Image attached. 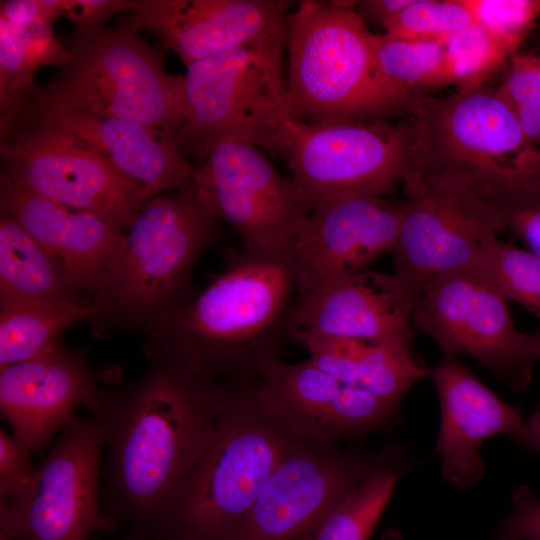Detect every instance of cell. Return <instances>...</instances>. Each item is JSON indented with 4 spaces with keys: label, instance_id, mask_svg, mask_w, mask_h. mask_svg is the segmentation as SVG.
<instances>
[{
    "label": "cell",
    "instance_id": "6da1fadb",
    "mask_svg": "<svg viewBox=\"0 0 540 540\" xmlns=\"http://www.w3.org/2000/svg\"><path fill=\"white\" fill-rule=\"evenodd\" d=\"M137 379L106 388L99 419L110 511L150 531L240 386L156 358Z\"/></svg>",
    "mask_w": 540,
    "mask_h": 540
},
{
    "label": "cell",
    "instance_id": "7a4b0ae2",
    "mask_svg": "<svg viewBox=\"0 0 540 540\" xmlns=\"http://www.w3.org/2000/svg\"><path fill=\"white\" fill-rule=\"evenodd\" d=\"M295 296L288 263L243 252L202 291L142 330L144 353L234 386L254 384L292 340Z\"/></svg>",
    "mask_w": 540,
    "mask_h": 540
},
{
    "label": "cell",
    "instance_id": "3957f363",
    "mask_svg": "<svg viewBox=\"0 0 540 540\" xmlns=\"http://www.w3.org/2000/svg\"><path fill=\"white\" fill-rule=\"evenodd\" d=\"M240 386L150 532L156 540H232L279 463L303 440Z\"/></svg>",
    "mask_w": 540,
    "mask_h": 540
},
{
    "label": "cell",
    "instance_id": "277c9868",
    "mask_svg": "<svg viewBox=\"0 0 540 540\" xmlns=\"http://www.w3.org/2000/svg\"><path fill=\"white\" fill-rule=\"evenodd\" d=\"M220 220L190 186L154 195L127 230L122 250L91 292L92 333L143 330L184 301L196 263Z\"/></svg>",
    "mask_w": 540,
    "mask_h": 540
},
{
    "label": "cell",
    "instance_id": "5b68a950",
    "mask_svg": "<svg viewBox=\"0 0 540 540\" xmlns=\"http://www.w3.org/2000/svg\"><path fill=\"white\" fill-rule=\"evenodd\" d=\"M355 1H301L286 27L288 118L309 123L405 114L413 97L380 75Z\"/></svg>",
    "mask_w": 540,
    "mask_h": 540
},
{
    "label": "cell",
    "instance_id": "8992f818",
    "mask_svg": "<svg viewBox=\"0 0 540 540\" xmlns=\"http://www.w3.org/2000/svg\"><path fill=\"white\" fill-rule=\"evenodd\" d=\"M68 51V61L56 76L36 85L13 109L115 117L176 138L185 118V77L169 73L163 54L149 46L138 30L119 21L90 40L71 43Z\"/></svg>",
    "mask_w": 540,
    "mask_h": 540
},
{
    "label": "cell",
    "instance_id": "52a82bcc",
    "mask_svg": "<svg viewBox=\"0 0 540 540\" xmlns=\"http://www.w3.org/2000/svg\"><path fill=\"white\" fill-rule=\"evenodd\" d=\"M286 41L247 45L186 67L185 118L176 143L200 163L214 143L234 138L275 150L288 119Z\"/></svg>",
    "mask_w": 540,
    "mask_h": 540
},
{
    "label": "cell",
    "instance_id": "ba28073f",
    "mask_svg": "<svg viewBox=\"0 0 540 540\" xmlns=\"http://www.w3.org/2000/svg\"><path fill=\"white\" fill-rule=\"evenodd\" d=\"M275 153L282 155L310 212L353 196H383L409 168L405 120L301 122L288 118L278 131Z\"/></svg>",
    "mask_w": 540,
    "mask_h": 540
},
{
    "label": "cell",
    "instance_id": "9c48e42d",
    "mask_svg": "<svg viewBox=\"0 0 540 540\" xmlns=\"http://www.w3.org/2000/svg\"><path fill=\"white\" fill-rule=\"evenodd\" d=\"M0 177L128 230L154 194L106 157L44 124L0 116Z\"/></svg>",
    "mask_w": 540,
    "mask_h": 540
},
{
    "label": "cell",
    "instance_id": "30bf717a",
    "mask_svg": "<svg viewBox=\"0 0 540 540\" xmlns=\"http://www.w3.org/2000/svg\"><path fill=\"white\" fill-rule=\"evenodd\" d=\"M498 285L476 264L447 272L419 295L412 322L444 357H471L515 390L527 387L532 334L519 332Z\"/></svg>",
    "mask_w": 540,
    "mask_h": 540
},
{
    "label": "cell",
    "instance_id": "8fae6325",
    "mask_svg": "<svg viewBox=\"0 0 540 540\" xmlns=\"http://www.w3.org/2000/svg\"><path fill=\"white\" fill-rule=\"evenodd\" d=\"M193 183L203 204L238 234L246 254L288 263L309 211L290 177L257 146L218 140L195 168Z\"/></svg>",
    "mask_w": 540,
    "mask_h": 540
},
{
    "label": "cell",
    "instance_id": "7c38bea8",
    "mask_svg": "<svg viewBox=\"0 0 540 540\" xmlns=\"http://www.w3.org/2000/svg\"><path fill=\"white\" fill-rule=\"evenodd\" d=\"M402 183L406 212L393 273L419 297L437 277L475 264L486 239L504 229L457 172L411 168Z\"/></svg>",
    "mask_w": 540,
    "mask_h": 540
},
{
    "label": "cell",
    "instance_id": "4fadbf2b",
    "mask_svg": "<svg viewBox=\"0 0 540 540\" xmlns=\"http://www.w3.org/2000/svg\"><path fill=\"white\" fill-rule=\"evenodd\" d=\"M106 435L95 417L73 414L38 468L30 491L1 501V533L9 540H87L102 527L101 455Z\"/></svg>",
    "mask_w": 540,
    "mask_h": 540
},
{
    "label": "cell",
    "instance_id": "5bb4252c",
    "mask_svg": "<svg viewBox=\"0 0 540 540\" xmlns=\"http://www.w3.org/2000/svg\"><path fill=\"white\" fill-rule=\"evenodd\" d=\"M405 115L409 168L492 169L514 163L532 147L496 89L414 96Z\"/></svg>",
    "mask_w": 540,
    "mask_h": 540
},
{
    "label": "cell",
    "instance_id": "9a60e30c",
    "mask_svg": "<svg viewBox=\"0 0 540 540\" xmlns=\"http://www.w3.org/2000/svg\"><path fill=\"white\" fill-rule=\"evenodd\" d=\"M382 452L303 439L267 478L232 540H313Z\"/></svg>",
    "mask_w": 540,
    "mask_h": 540
},
{
    "label": "cell",
    "instance_id": "2e32d148",
    "mask_svg": "<svg viewBox=\"0 0 540 540\" xmlns=\"http://www.w3.org/2000/svg\"><path fill=\"white\" fill-rule=\"evenodd\" d=\"M261 402L300 438L324 445L394 428L400 404L352 388L310 359L268 361L255 385Z\"/></svg>",
    "mask_w": 540,
    "mask_h": 540
},
{
    "label": "cell",
    "instance_id": "e0dca14e",
    "mask_svg": "<svg viewBox=\"0 0 540 540\" xmlns=\"http://www.w3.org/2000/svg\"><path fill=\"white\" fill-rule=\"evenodd\" d=\"M406 201L353 196L310 211L293 243L288 264L296 295L338 276L369 269L392 253Z\"/></svg>",
    "mask_w": 540,
    "mask_h": 540
},
{
    "label": "cell",
    "instance_id": "ac0fdd59",
    "mask_svg": "<svg viewBox=\"0 0 540 540\" xmlns=\"http://www.w3.org/2000/svg\"><path fill=\"white\" fill-rule=\"evenodd\" d=\"M288 0H137L120 20L151 32L185 67L235 48L286 41Z\"/></svg>",
    "mask_w": 540,
    "mask_h": 540
},
{
    "label": "cell",
    "instance_id": "d6986e66",
    "mask_svg": "<svg viewBox=\"0 0 540 540\" xmlns=\"http://www.w3.org/2000/svg\"><path fill=\"white\" fill-rule=\"evenodd\" d=\"M107 373L92 368L82 352L56 344L0 369V411L12 435L31 451L42 449L78 407L101 409Z\"/></svg>",
    "mask_w": 540,
    "mask_h": 540
},
{
    "label": "cell",
    "instance_id": "ffe728a7",
    "mask_svg": "<svg viewBox=\"0 0 540 540\" xmlns=\"http://www.w3.org/2000/svg\"><path fill=\"white\" fill-rule=\"evenodd\" d=\"M417 299L394 273L366 269L338 276L295 296L291 337H344L411 347Z\"/></svg>",
    "mask_w": 540,
    "mask_h": 540
},
{
    "label": "cell",
    "instance_id": "44dd1931",
    "mask_svg": "<svg viewBox=\"0 0 540 540\" xmlns=\"http://www.w3.org/2000/svg\"><path fill=\"white\" fill-rule=\"evenodd\" d=\"M0 209L15 218L55 262L74 294L90 293L120 254L126 234L102 217L0 177Z\"/></svg>",
    "mask_w": 540,
    "mask_h": 540
},
{
    "label": "cell",
    "instance_id": "7402d4cb",
    "mask_svg": "<svg viewBox=\"0 0 540 540\" xmlns=\"http://www.w3.org/2000/svg\"><path fill=\"white\" fill-rule=\"evenodd\" d=\"M440 404L435 453L442 478L459 490L473 487L485 474L480 454L489 437L516 433L523 425L520 408L501 400L455 357H444L428 370Z\"/></svg>",
    "mask_w": 540,
    "mask_h": 540
},
{
    "label": "cell",
    "instance_id": "603a6c76",
    "mask_svg": "<svg viewBox=\"0 0 540 540\" xmlns=\"http://www.w3.org/2000/svg\"><path fill=\"white\" fill-rule=\"evenodd\" d=\"M23 117L89 146L154 195L193 184L195 168L175 139L128 120L85 112L18 107L0 116Z\"/></svg>",
    "mask_w": 540,
    "mask_h": 540
},
{
    "label": "cell",
    "instance_id": "cb8c5ba5",
    "mask_svg": "<svg viewBox=\"0 0 540 540\" xmlns=\"http://www.w3.org/2000/svg\"><path fill=\"white\" fill-rule=\"evenodd\" d=\"M66 0H5L0 2V115L36 86L44 66H63L68 48L56 39L53 23L64 17Z\"/></svg>",
    "mask_w": 540,
    "mask_h": 540
},
{
    "label": "cell",
    "instance_id": "d4e9b609",
    "mask_svg": "<svg viewBox=\"0 0 540 540\" xmlns=\"http://www.w3.org/2000/svg\"><path fill=\"white\" fill-rule=\"evenodd\" d=\"M316 366L342 383L383 401L400 404L428 374L411 347L344 337L292 335Z\"/></svg>",
    "mask_w": 540,
    "mask_h": 540
},
{
    "label": "cell",
    "instance_id": "484cf974",
    "mask_svg": "<svg viewBox=\"0 0 540 540\" xmlns=\"http://www.w3.org/2000/svg\"><path fill=\"white\" fill-rule=\"evenodd\" d=\"M417 464L408 447H383L380 459L326 516L313 540H369L397 482Z\"/></svg>",
    "mask_w": 540,
    "mask_h": 540
},
{
    "label": "cell",
    "instance_id": "4316f807",
    "mask_svg": "<svg viewBox=\"0 0 540 540\" xmlns=\"http://www.w3.org/2000/svg\"><path fill=\"white\" fill-rule=\"evenodd\" d=\"M77 297L46 250L15 218L1 212L0 305L58 303Z\"/></svg>",
    "mask_w": 540,
    "mask_h": 540
},
{
    "label": "cell",
    "instance_id": "83f0119b",
    "mask_svg": "<svg viewBox=\"0 0 540 540\" xmlns=\"http://www.w3.org/2000/svg\"><path fill=\"white\" fill-rule=\"evenodd\" d=\"M459 172L503 229L516 235L540 257V170L514 162Z\"/></svg>",
    "mask_w": 540,
    "mask_h": 540
},
{
    "label": "cell",
    "instance_id": "f1b7e54d",
    "mask_svg": "<svg viewBox=\"0 0 540 540\" xmlns=\"http://www.w3.org/2000/svg\"><path fill=\"white\" fill-rule=\"evenodd\" d=\"M93 315L91 299L0 305V369L33 358L58 344L69 326Z\"/></svg>",
    "mask_w": 540,
    "mask_h": 540
},
{
    "label": "cell",
    "instance_id": "f546056e",
    "mask_svg": "<svg viewBox=\"0 0 540 540\" xmlns=\"http://www.w3.org/2000/svg\"><path fill=\"white\" fill-rule=\"evenodd\" d=\"M370 45L383 79L411 97L450 84L443 41L371 33Z\"/></svg>",
    "mask_w": 540,
    "mask_h": 540
},
{
    "label": "cell",
    "instance_id": "4dcf8cb0",
    "mask_svg": "<svg viewBox=\"0 0 540 540\" xmlns=\"http://www.w3.org/2000/svg\"><path fill=\"white\" fill-rule=\"evenodd\" d=\"M475 264L493 279L508 300L540 318V257L493 235L483 243Z\"/></svg>",
    "mask_w": 540,
    "mask_h": 540
},
{
    "label": "cell",
    "instance_id": "1f68e13d",
    "mask_svg": "<svg viewBox=\"0 0 540 540\" xmlns=\"http://www.w3.org/2000/svg\"><path fill=\"white\" fill-rule=\"evenodd\" d=\"M450 84L467 91L481 83L511 54L483 27L473 23L444 41Z\"/></svg>",
    "mask_w": 540,
    "mask_h": 540
},
{
    "label": "cell",
    "instance_id": "d6a6232c",
    "mask_svg": "<svg viewBox=\"0 0 540 540\" xmlns=\"http://www.w3.org/2000/svg\"><path fill=\"white\" fill-rule=\"evenodd\" d=\"M473 23L460 0H413L382 28L385 35L394 38L444 41Z\"/></svg>",
    "mask_w": 540,
    "mask_h": 540
},
{
    "label": "cell",
    "instance_id": "836d02e7",
    "mask_svg": "<svg viewBox=\"0 0 540 540\" xmlns=\"http://www.w3.org/2000/svg\"><path fill=\"white\" fill-rule=\"evenodd\" d=\"M496 91L513 112L528 143L540 148V55L513 53Z\"/></svg>",
    "mask_w": 540,
    "mask_h": 540
},
{
    "label": "cell",
    "instance_id": "e575fe53",
    "mask_svg": "<svg viewBox=\"0 0 540 540\" xmlns=\"http://www.w3.org/2000/svg\"><path fill=\"white\" fill-rule=\"evenodd\" d=\"M475 23L511 55L540 15V0H460Z\"/></svg>",
    "mask_w": 540,
    "mask_h": 540
},
{
    "label": "cell",
    "instance_id": "d590c367",
    "mask_svg": "<svg viewBox=\"0 0 540 540\" xmlns=\"http://www.w3.org/2000/svg\"><path fill=\"white\" fill-rule=\"evenodd\" d=\"M31 450L13 435L0 430V498L5 503L21 500L32 488L38 469Z\"/></svg>",
    "mask_w": 540,
    "mask_h": 540
},
{
    "label": "cell",
    "instance_id": "8d00e7d4",
    "mask_svg": "<svg viewBox=\"0 0 540 540\" xmlns=\"http://www.w3.org/2000/svg\"><path fill=\"white\" fill-rule=\"evenodd\" d=\"M137 0H67L65 16L74 26L71 43L90 40L102 30L108 19L131 11Z\"/></svg>",
    "mask_w": 540,
    "mask_h": 540
},
{
    "label": "cell",
    "instance_id": "74e56055",
    "mask_svg": "<svg viewBox=\"0 0 540 540\" xmlns=\"http://www.w3.org/2000/svg\"><path fill=\"white\" fill-rule=\"evenodd\" d=\"M513 510L498 526L492 540H540V498L526 485L512 494Z\"/></svg>",
    "mask_w": 540,
    "mask_h": 540
},
{
    "label": "cell",
    "instance_id": "f35d334b",
    "mask_svg": "<svg viewBox=\"0 0 540 540\" xmlns=\"http://www.w3.org/2000/svg\"><path fill=\"white\" fill-rule=\"evenodd\" d=\"M413 0H361L355 1L354 9L364 20L381 27L394 15L402 11Z\"/></svg>",
    "mask_w": 540,
    "mask_h": 540
},
{
    "label": "cell",
    "instance_id": "ab89813d",
    "mask_svg": "<svg viewBox=\"0 0 540 540\" xmlns=\"http://www.w3.org/2000/svg\"><path fill=\"white\" fill-rule=\"evenodd\" d=\"M511 438L519 447L540 453V403L533 414Z\"/></svg>",
    "mask_w": 540,
    "mask_h": 540
},
{
    "label": "cell",
    "instance_id": "60d3db41",
    "mask_svg": "<svg viewBox=\"0 0 540 540\" xmlns=\"http://www.w3.org/2000/svg\"><path fill=\"white\" fill-rule=\"evenodd\" d=\"M515 163L526 165L540 170V148L530 147L526 149Z\"/></svg>",
    "mask_w": 540,
    "mask_h": 540
},
{
    "label": "cell",
    "instance_id": "b9f144b4",
    "mask_svg": "<svg viewBox=\"0 0 540 540\" xmlns=\"http://www.w3.org/2000/svg\"><path fill=\"white\" fill-rule=\"evenodd\" d=\"M539 325L534 334H532L533 338V347H534V355L536 360H540V318Z\"/></svg>",
    "mask_w": 540,
    "mask_h": 540
}]
</instances>
